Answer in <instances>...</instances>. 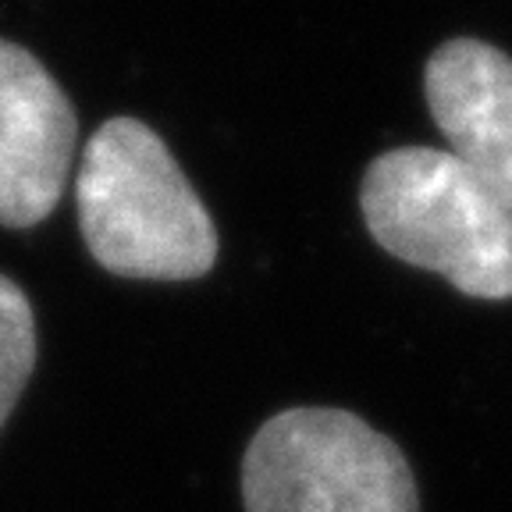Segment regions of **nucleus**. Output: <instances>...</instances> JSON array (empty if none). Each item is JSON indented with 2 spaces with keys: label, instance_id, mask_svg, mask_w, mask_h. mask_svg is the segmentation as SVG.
I'll return each instance as SVG.
<instances>
[{
  "label": "nucleus",
  "instance_id": "1",
  "mask_svg": "<svg viewBox=\"0 0 512 512\" xmlns=\"http://www.w3.org/2000/svg\"><path fill=\"white\" fill-rule=\"evenodd\" d=\"M79 221L96 264L121 278L189 281L217 260L207 207L157 132L136 118H111L89 139Z\"/></svg>",
  "mask_w": 512,
  "mask_h": 512
},
{
  "label": "nucleus",
  "instance_id": "2",
  "mask_svg": "<svg viewBox=\"0 0 512 512\" xmlns=\"http://www.w3.org/2000/svg\"><path fill=\"white\" fill-rule=\"evenodd\" d=\"M360 207L377 246L473 299L512 296V210L448 150L399 146L363 175Z\"/></svg>",
  "mask_w": 512,
  "mask_h": 512
},
{
  "label": "nucleus",
  "instance_id": "3",
  "mask_svg": "<svg viewBox=\"0 0 512 512\" xmlns=\"http://www.w3.org/2000/svg\"><path fill=\"white\" fill-rule=\"evenodd\" d=\"M246 512H420L416 480L392 438L345 409H285L242 459Z\"/></svg>",
  "mask_w": 512,
  "mask_h": 512
},
{
  "label": "nucleus",
  "instance_id": "4",
  "mask_svg": "<svg viewBox=\"0 0 512 512\" xmlns=\"http://www.w3.org/2000/svg\"><path fill=\"white\" fill-rule=\"evenodd\" d=\"M75 136L64 89L29 50L0 40V224L29 228L57 207Z\"/></svg>",
  "mask_w": 512,
  "mask_h": 512
},
{
  "label": "nucleus",
  "instance_id": "5",
  "mask_svg": "<svg viewBox=\"0 0 512 512\" xmlns=\"http://www.w3.org/2000/svg\"><path fill=\"white\" fill-rule=\"evenodd\" d=\"M424 96L448 153L512 210V57L480 40L441 43Z\"/></svg>",
  "mask_w": 512,
  "mask_h": 512
},
{
  "label": "nucleus",
  "instance_id": "6",
  "mask_svg": "<svg viewBox=\"0 0 512 512\" xmlns=\"http://www.w3.org/2000/svg\"><path fill=\"white\" fill-rule=\"evenodd\" d=\"M36 363V320L22 288L0 274V427L15 409Z\"/></svg>",
  "mask_w": 512,
  "mask_h": 512
}]
</instances>
